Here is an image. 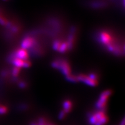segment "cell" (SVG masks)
I'll use <instances>...</instances> for the list:
<instances>
[{
    "label": "cell",
    "instance_id": "15",
    "mask_svg": "<svg viewBox=\"0 0 125 125\" xmlns=\"http://www.w3.org/2000/svg\"><path fill=\"white\" fill-rule=\"evenodd\" d=\"M21 69L19 68L14 67L13 69V75L14 77H17L20 73Z\"/></svg>",
    "mask_w": 125,
    "mask_h": 125
},
{
    "label": "cell",
    "instance_id": "1",
    "mask_svg": "<svg viewBox=\"0 0 125 125\" xmlns=\"http://www.w3.org/2000/svg\"><path fill=\"white\" fill-rule=\"evenodd\" d=\"M88 120L91 125H105L108 122V117L105 111L98 110L89 115Z\"/></svg>",
    "mask_w": 125,
    "mask_h": 125
},
{
    "label": "cell",
    "instance_id": "6",
    "mask_svg": "<svg viewBox=\"0 0 125 125\" xmlns=\"http://www.w3.org/2000/svg\"><path fill=\"white\" fill-rule=\"evenodd\" d=\"M77 77L78 81L81 82L90 87H96L99 83L98 81L92 79L88 75H85V74H79L77 76Z\"/></svg>",
    "mask_w": 125,
    "mask_h": 125
},
{
    "label": "cell",
    "instance_id": "13",
    "mask_svg": "<svg viewBox=\"0 0 125 125\" xmlns=\"http://www.w3.org/2000/svg\"><path fill=\"white\" fill-rule=\"evenodd\" d=\"M66 79H67V81L70 82V83H77V82H78L77 76L72 75V74H70V75H69L67 76H66Z\"/></svg>",
    "mask_w": 125,
    "mask_h": 125
},
{
    "label": "cell",
    "instance_id": "18",
    "mask_svg": "<svg viewBox=\"0 0 125 125\" xmlns=\"http://www.w3.org/2000/svg\"><path fill=\"white\" fill-rule=\"evenodd\" d=\"M31 65V62L29 61V60H26L24 62V65H23V68H29Z\"/></svg>",
    "mask_w": 125,
    "mask_h": 125
},
{
    "label": "cell",
    "instance_id": "14",
    "mask_svg": "<svg viewBox=\"0 0 125 125\" xmlns=\"http://www.w3.org/2000/svg\"><path fill=\"white\" fill-rule=\"evenodd\" d=\"M9 22V21H8L7 19L4 17V16L0 12V24L3 26H7Z\"/></svg>",
    "mask_w": 125,
    "mask_h": 125
},
{
    "label": "cell",
    "instance_id": "11",
    "mask_svg": "<svg viewBox=\"0 0 125 125\" xmlns=\"http://www.w3.org/2000/svg\"><path fill=\"white\" fill-rule=\"evenodd\" d=\"M67 51H68V47L67 42L62 41L58 52L61 53H65L67 52Z\"/></svg>",
    "mask_w": 125,
    "mask_h": 125
},
{
    "label": "cell",
    "instance_id": "3",
    "mask_svg": "<svg viewBox=\"0 0 125 125\" xmlns=\"http://www.w3.org/2000/svg\"><path fill=\"white\" fill-rule=\"evenodd\" d=\"M112 91L107 89L102 92L95 103V107L98 110L105 111L109 97L112 94Z\"/></svg>",
    "mask_w": 125,
    "mask_h": 125
},
{
    "label": "cell",
    "instance_id": "20",
    "mask_svg": "<svg viewBox=\"0 0 125 125\" xmlns=\"http://www.w3.org/2000/svg\"><path fill=\"white\" fill-rule=\"evenodd\" d=\"M47 125H49V124H48Z\"/></svg>",
    "mask_w": 125,
    "mask_h": 125
},
{
    "label": "cell",
    "instance_id": "7",
    "mask_svg": "<svg viewBox=\"0 0 125 125\" xmlns=\"http://www.w3.org/2000/svg\"><path fill=\"white\" fill-rule=\"evenodd\" d=\"M14 54L15 57L19 58V59H21L23 61L28 60L29 59V53L25 49L22 48L17 49L15 51H14Z\"/></svg>",
    "mask_w": 125,
    "mask_h": 125
},
{
    "label": "cell",
    "instance_id": "4",
    "mask_svg": "<svg viewBox=\"0 0 125 125\" xmlns=\"http://www.w3.org/2000/svg\"><path fill=\"white\" fill-rule=\"evenodd\" d=\"M37 41V39L34 38L32 35L28 34L22 40L21 42V47L22 49L25 50L31 49L36 43Z\"/></svg>",
    "mask_w": 125,
    "mask_h": 125
},
{
    "label": "cell",
    "instance_id": "21",
    "mask_svg": "<svg viewBox=\"0 0 125 125\" xmlns=\"http://www.w3.org/2000/svg\"><path fill=\"white\" fill-rule=\"evenodd\" d=\"M4 1H6V0H4Z\"/></svg>",
    "mask_w": 125,
    "mask_h": 125
},
{
    "label": "cell",
    "instance_id": "5",
    "mask_svg": "<svg viewBox=\"0 0 125 125\" xmlns=\"http://www.w3.org/2000/svg\"><path fill=\"white\" fill-rule=\"evenodd\" d=\"M77 28L75 26H72L70 29L69 33L67 37V43L68 47V51L73 49L75 45L76 42V35L77 32Z\"/></svg>",
    "mask_w": 125,
    "mask_h": 125
},
{
    "label": "cell",
    "instance_id": "17",
    "mask_svg": "<svg viewBox=\"0 0 125 125\" xmlns=\"http://www.w3.org/2000/svg\"><path fill=\"white\" fill-rule=\"evenodd\" d=\"M7 112V108L2 105H0V114H4Z\"/></svg>",
    "mask_w": 125,
    "mask_h": 125
},
{
    "label": "cell",
    "instance_id": "19",
    "mask_svg": "<svg viewBox=\"0 0 125 125\" xmlns=\"http://www.w3.org/2000/svg\"><path fill=\"white\" fill-rule=\"evenodd\" d=\"M19 86L20 88H25L27 87V83H25V82H21L20 83H19Z\"/></svg>",
    "mask_w": 125,
    "mask_h": 125
},
{
    "label": "cell",
    "instance_id": "10",
    "mask_svg": "<svg viewBox=\"0 0 125 125\" xmlns=\"http://www.w3.org/2000/svg\"><path fill=\"white\" fill-rule=\"evenodd\" d=\"M106 3L103 1H96L90 3L91 7L94 8H103L106 6Z\"/></svg>",
    "mask_w": 125,
    "mask_h": 125
},
{
    "label": "cell",
    "instance_id": "12",
    "mask_svg": "<svg viewBox=\"0 0 125 125\" xmlns=\"http://www.w3.org/2000/svg\"><path fill=\"white\" fill-rule=\"evenodd\" d=\"M62 42V41L60 40V39H56V40H54V41L53 43V44H52L53 49L55 51H58V50H59V49L60 48Z\"/></svg>",
    "mask_w": 125,
    "mask_h": 125
},
{
    "label": "cell",
    "instance_id": "2",
    "mask_svg": "<svg viewBox=\"0 0 125 125\" xmlns=\"http://www.w3.org/2000/svg\"><path fill=\"white\" fill-rule=\"evenodd\" d=\"M51 66L54 68L59 70L62 75L65 76L72 74L71 66L67 60L63 58H57L51 62Z\"/></svg>",
    "mask_w": 125,
    "mask_h": 125
},
{
    "label": "cell",
    "instance_id": "9",
    "mask_svg": "<svg viewBox=\"0 0 125 125\" xmlns=\"http://www.w3.org/2000/svg\"><path fill=\"white\" fill-rule=\"evenodd\" d=\"M10 62H12V64L15 66V67L21 68V67H23L25 61L19 59V58L17 57H14Z\"/></svg>",
    "mask_w": 125,
    "mask_h": 125
},
{
    "label": "cell",
    "instance_id": "16",
    "mask_svg": "<svg viewBox=\"0 0 125 125\" xmlns=\"http://www.w3.org/2000/svg\"><path fill=\"white\" fill-rule=\"evenodd\" d=\"M66 115H67V114H66L63 110H62L59 113V115H58V118L60 120L64 119L66 117Z\"/></svg>",
    "mask_w": 125,
    "mask_h": 125
},
{
    "label": "cell",
    "instance_id": "8",
    "mask_svg": "<svg viewBox=\"0 0 125 125\" xmlns=\"http://www.w3.org/2000/svg\"><path fill=\"white\" fill-rule=\"evenodd\" d=\"M73 107V104L72 102L69 100H66L64 101L62 103V108H63V110L66 114H68V113H70L71 112L72 109Z\"/></svg>",
    "mask_w": 125,
    "mask_h": 125
}]
</instances>
